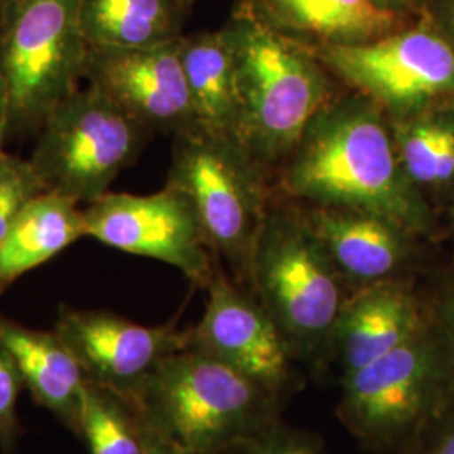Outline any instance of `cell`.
<instances>
[{
	"label": "cell",
	"mask_w": 454,
	"mask_h": 454,
	"mask_svg": "<svg viewBox=\"0 0 454 454\" xmlns=\"http://www.w3.org/2000/svg\"><path fill=\"white\" fill-rule=\"evenodd\" d=\"M281 182L293 197L372 212L412 236L434 229L427 200L399 160L389 116L358 93L330 99L311 120Z\"/></svg>",
	"instance_id": "1"
},
{
	"label": "cell",
	"mask_w": 454,
	"mask_h": 454,
	"mask_svg": "<svg viewBox=\"0 0 454 454\" xmlns=\"http://www.w3.org/2000/svg\"><path fill=\"white\" fill-rule=\"evenodd\" d=\"M223 29L236 66L238 146L258 165L286 160L332 99L326 69L305 44L239 11Z\"/></svg>",
	"instance_id": "2"
},
{
	"label": "cell",
	"mask_w": 454,
	"mask_h": 454,
	"mask_svg": "<svg viewBox=\"0 0 454 454\" xmlns=\"http://www.w3.org/2000/svg\"><path fill=\"white\" fill-rule=\"evenodd\" d=\"M130 401L145 426L197 454L256 438L271 414L270 390L192 347L163 358Z\"/></svg>",
	"instance_id": "3"
},
{
	"label": "cell",
	"mask_w": 454,
	"mask_h": 454,
	"mask_svg": "<svg viewBox=\"0 0 454 454\" xmlns=\"http://www.w3.org/2000/svg\"><path fill=\"white\" fill-rule=\"evenodd\" d=\"M454 399V340L442 324L343 375V421L375 446L412 441Z\"/></svg>",
	"instance_id": "4"
},
{
	"label": "cell",
	"mask_w": 454,
	"mask_h": 454,
	"mask_svg": "<svg viewBox=\"0 0 454 454\" xmlns=\"http://www.w3.org/2000/svg\"><path fill=\"white\" fill-rule=\"evenodd\" d=\"M146 131L97 88H78L41 123L29 162L48 194L90 204L135 160Z\"/></svg>",
	"instance_id": "5"
},
{
	"label": "cell",
	"mask_w": 454,
	"mask_h": 454,
	"mask_svg": "<svg viewBox=\"0 0 454 454\" xmlns=\"http://www.w3.org/2000/svg\"><path fill=\"white\" fill-rule=\"evenodd\" d=\"M90 44L82 0H19L0 24V74L11 98V133L39 129L84 80Z\"/></svg>",
	"instance_id": "6"
},
{
	"label": "cell",
	"mask_w": 454,
	"mask_h": 454,
	"mask_svg": "<svg viewBox=\"0 0 454 454\" xmlns=\"http://www.w3.org/2000/svg\"><path fill=\"white\" fill-rule=\"evenodd\" d=\"M339 275L301 217H264L249 276L290 348L311 350L333 335L345 307Z\"/></svg>",
	"instance_id": "7"
},
{
	"label": "cell",
	"mask_w": 454,
	"mask_h": 454,
	"mask_svg": "<svg viewBox=\"0 0 454 454\" xmlns=\"http://www.w3.org/2000/svg\"><path fill=\"white\" fill-rule=\"evenodd\" d=\"M307 48L389 120L454 99V48L422 16L371 43Z\"/></svg>",
	"instance_id": "8"
},
{
	"label": "cell",
	"mask_w": 454,
	"mask_h": 454,
	"mask_svg": "<svg viewBox=\"0 0 454 454\" xmlns=\"http://www.w3.org/2000/svg\"><path fill=\"white\" fill-rule=\"evenodd\" d=\"M167 185L191 199L212 249L249 273L266 217L258 163L241 146L194 129L176 135Z\"/></svg>",
	"instance_id": "9"
},
{
	"label": "cell",
	"mask_w": 454,
	"mask_h": 454,
	"mask_svg": "<svg viewBox=\"0 0 454 454\" xmlns=\"http://www.w3.org/2000/svg\"><path fill=\"white\" fill-rule=\"evenodd\" d=\"M82 211L86 238L167 262L206 288L215 275L211 244L191 199L170 185L148 195L106 192Z\"/></svg>",
	"instance_id": "10"
},
{
	"label": "cell",
	"mask_w": 454,
	"mask_h": 454,
	"mask_svg": "<svg viewBox=\"0 0 454 454\" xmlns=\"http://www.w3.org/2000/svg\"><path fill=\"white\" fill-rule=\"evenodd\" d=\"M56 333L86 379L123 401H130L163 358L191 347V333L133 324L106 311L63 309Z\"/></svg>",
	"instance_id": "11"
},
{
	"label": "cell",
	"mask_w": 454,
	"mask_h": 454,
	"mask_svg": "<svg viewBox=\"0 0 454 454\" xmlns=\"http://www.w3.org/2000/svg\"><path fill=\"white\" fill-rule=\"evenodd\" d=\"M179 39L152 48H90L84 80L148 130L199 129Z\"/></svg>",
	"instance_id": "12"
},
{
	"label": "cell",
	"mask_w": 454,
	"mask_h": 454,
	"mask_svg": "<svg viewBox=\"0 0 454 454\" xmlns=\"http://www.w3.org/2000/svg\"><path fill=\"white\" fill-rule=\"evenodd\" d=\"M207 290V309L191 332V347L223 360L271 394L281 389L290 373L292 348L275 320L223 275H214Z\"/></svg>",
	"instance_id": "13"
},
{
	"label": "cell",
	"mask_w": 454,
	"mask_h": 454,
	"mask_svg": "<svg viewBox=\"0 0 454 454\" xmlns=\"http://www.w3.org/2000/svg\"><path fill=\"white\" fill-rule=\"evenodd\" d=\"M301 219L337 271L362 286L392 281L412 253L414 236L372 212L313 204Z\"/></svg>",
	"instance_id": "14"
},
{
	"label": "cell",
	"mask_w": 454,
	"mask_h": 454,
	"mask_svg": "<svg viewBox=\"0 0 454 454\" xmlns=\"http://www.w3.org/2000/svg\"><path fill=\"white\" fill-rule=\"evenodd\" d=\"M236 11L305 46L364 44L416 20L373 0H241Z\"/></svg>",
	"instance_id": "15"
},
{
	"label": "cell",
	"mask_w": 454,
	"mask_h": 454,
	"mask_svg": "<svg viewBox=\"0 0 454 454\" xmlns=\"http://www.w3.org/2000/svg\"><path fill=\"white\" fill-rule=\"evenodd\" d=\"M429 324L418 296L406 283L392 279L364 286L345 301L332 335L340 354L343 375L387 356Z\"/></svg>",
	"instance_id": "16"
},
{
	"label": "cell",
	"mask_w": 454,
	"mask_h": 454,
	"mask_svg": "<svg viewBox=\"0 0 454 454\" xmlns=\"http://www.w3.org/2000/svg\"><path fill=\"white\" fill-rule=\"evenodd\" d=\"M0 340L16 362L22 382L41 406L78 427L88 379L58 333L37 332L0 320Z\"/></svg>",
	"instance_id": "17"
},
{
	"label": "cell",
	"mask_w": 454,
	"mask_h": 454,
	"mask_svg": "<svg viewBox=\"0 0 454 454\" xmlns=\"http://www.w3.org/2000/svg\"><path fill=\"white\" fill-rule=\"evenodd\" d=\"M179 54L197 127L238 145L239 97L226 31L180 35Z\"/></svg>",
	"instance_id": "18"
},
{
	"label": "cell",
	"mask_w": 454,
	"mask_h": 454,
	"mask_svg": "<svg viewBox=\"0 0 454 454\" xmlns=\"http://www.w3.org/2000/svg\"><path fill=\"white\" fill-rule=\"evenodd\" d=\"M82 238L86 226L78 202L48 192L35 197L0 243V293Z\"/></svg>",
	"instance_id": "19"
},
{
	"label": "cell",
	"mask_w": 454,
	"mask_h": 454,
	"mask_svg": "<svg viewBox=\"0 0 454 454\" xmlns=\"http://www.w3.org/2000/svg\"><path fill=\"white\" fill-rule=\"evenodd\" d=\"M185 7L177 0H82L90 48L140 49L177 41Z\"/></svg>",
	"instance_id": "20"
},
{
	"label": "cell",
	"mask_w": 454,
	"mask_h": 454,
	"mask_svg": "<svg viewBox=\"0 0 454 454\" xmlns=\"http://www.w3.org/2000/svg\"><path fill=\"white\" fill-rule=\"evenodd\" d=\"M399 160L412 184L424 191L454 187V110L450 103L390 120Z\"/></svg>",
	"instance_id": "21"
},
{
	"label": "cell",
	"mask_w": 454,
	"mask_h": 454,
	"mask_svg": "<svg viewBox=\"0 0 454 454\" xmlns=\"http://www.w3.org/2000/svg\"><path fill=\"white\" fill-rule=\"evenodd\" d=\"M78 429L90 454H144L138 418L131 416L120 395L90 380L82 392Z\"/></svg>",
	"instance_id": "22"
},
{
	"label": "cell",
	"mask_w": 454,
	"mask_h": 454,
	"mask_svg": "<svg viewBox=\"0 0 454 454\" xmlns=\"http://www.w3.org/2000/svg\"><path fill=\"white\" fill-rule=\"evenodd\" d=\"M43 194L46 189L33 163L7 153L0 159V243L20 212Z\"/></svg>",
	"instance_id": "23"
},
{
	"label": "cell",
	"mask_w": 454,
	"mask_h": 454,
	"mask_svg": "<svg viewBox=\"0 0 454 454\" xmlns=\"http://www.w3.org/2000/svg\"><path fill=\"white\" fill-rule=\"evenodd\" d=\"M20 373L16 362L0 340V441L12 436L16 427L17 395L20 390Z\"/></svg>",
	"instance_id": "24"
},
{
	"label": "cell",
	"mask_w": 454,
	"mask_h": 454,
	"mask_svg": "<svg viewBox=\"0 0 454 454\" xmlns=\"http://www.w3.org/2000/svg\"><path fill=\"white\" fill-rule=\"evenodd\" d=\"M411 442L414 454H454V399Z\"/></svg>",
	"instance_id": "25"
},
{
	"label": "cell",
	"mask_w": 454,
	"mask_h": 454,
	"mask_svg": "<svg viewBox=\"0 0 454 454\" xmlns=\"http://www.w3.org/2000/svg\"><path fill=\"white\" fill-rule=\"evenodd\" d=\"M243 454H320L307 439L293 434L261 433L246 441Z\"/></svg>",
	"instance_id": "26"
},
{
	"label": "cell",
	"mask_w": 454,
	"mask_h": 454,
	"mask_svg": "<svg viewBox=\"0 0 454 454\" xmlns=\"http://www.w3.org/2000/svg\"><path fill=\"white\" fill-rule=\"evenodd\" d=\"M421 16L454 48V0H424Z\"/></svg>",
	"instance_id": "27"
},
{
	"label": "cell",
	"mask_w": 454,
	"mask_h": 454,
	"mask_svg": "<svg viewBox=\"0 0 454 454\" xmlns=\"http://www.w3.org/2000/svg\"><path fill=\"white\" fill-rule=\"evenodd\" d=\"M140 429H142V439H144V454H197L167 441L142 421H140Z\"/></svg>",
	"instance_id": "28"
},
{
	"label": "cell",
	"mask_w": 454,
	"mask_h": 454,
	"mask_svg": "<svg viewBox=\"0 0 454 454\" xmlns=\"http://www.w3.org/2000/svg\"><path fill=\"white\" fill-rule=\"evenodd\" d=\"M11 135V98L7 82L0 74V159L5 155V140Z\"/></svg>",
	"instance_id": "29"
},
{
	"label": "cell",
	"mask_w": 454,
	"mask_h": 454,
	"mask_svg": "<svg viewBox=\"0 0 454 454\" xmlns=\"http://www.w3.org/2000/svg\"><path fill=\"white\" fill-rule=\"evenodd\" d=\"M373 2L379 7L390 11L394 14H399L407 19H418L421 17L424 0H373Z\"/></svg>",
	"instance_id": "30"
},
{
	"label": "cell",
	"mask_w": 454,
	"mask_h": 454,
	"mask_svg": "<svg viewBox=\"0 0 454 454\" xmlns=\"http://www.w3.org/2000/svg\"><path fill=\"white\" fill-rule=\"evenodd\" d=\"M442 326L450 332L454 340V286L448 292L442 303Z\"/></svg>",
	"instance_id": "31"
},
{
	"label": "cell",
	"mask_w": 454,
	"mask_h": 454,
	"mask_svg": "<svg viewBox=\"0 0 454 454\" xmlns=\"http://www.w3.org/2000/svg\"><path fill=\"white\" fill-rule=\"evenodd\" d=\"M19 0H0V24L5 16L11 12V9L16 5Z\"/></svg>",
	"instance_id": "32"
},
{
	"label": "cell",
	"mask_w": 454,
	"mask_h": 454,
	"mask_svg": "<svg viewBox=\"0 0 454 454\" xmlns=\"http://www.w3.org/2000/svg\"><path fill=\"white\" fill-rule=\"evenodd\" d=\"M177 2H180V4H182L185 9H189V5L192 4V0H177Z\"/></svg>",
	"instance_id": "33"
},
{
	"label": "cell",
	"mask_w": 454,
	"mask_h": 454,
	"mask_svg": "<svg viewBox=\"0 0 454 454\" xmlns=\"http://www.w3.org/2000/svg\"><path fill=\"white\" fill-rule=\"evenodd\" d=\"M451 106H453V110H454V99H453V101H451Z\"/></svg>",
	"instance_id": "34"
},
{
	"label": "cell",
	"mask_w": 454,
	"mask_h": 454,
	"mask_svg": "<svg viewBox=\"0 0 454 454\" xmlns=\"http://www.w3.org/2000/svg\"><path fill=\"white\" fill-rule=\"evenodd\" d=\"M453 219H454V207H453Z\"/></svg>",
	"instance_id": "35"
}]
</instances>
